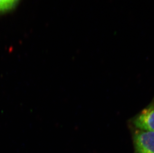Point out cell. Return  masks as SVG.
Here are the masks:
<instances>
[{
  "mask_svg": "<svg viewBox=\"0 0 154 153\" xmlns=\"http://www.w3.org/2000/svg\"><path fill=\"white\" fill-rule=\"evenodd\" d=\"M133 138L136 153H154V132L138 129Z\"/></svg>",
  "mask_w": 154,
  "mask_h": 153,
  "instance_id": "obj_1",
  "label": "cell"
},
{
  "mask_svg": "<svg viewBox=\"0 0 154 153\" xmlns=\"http://www.w3.org/2000/svg\"><path fill=\"white\" fill-rule=\"evenodd\" d=\"M133 123L139 130L154 132V105L143 110L134 118Z\"/></svg>",
  "mask_w": 154,
  "mask_h": 153,
  "instance_id": "obj_2",
  "label": "cell"
},
{
  "mask_svg": "<svg viewBox=\"0 0 154 153\" xmlns=\"http://www.w3.org/2000/svg\"><path fill=\"white\" fill-rule=\"evenodd\" d=\"M18 0H0V13L11 10L16 4Z\"/></svg>",
  "mask_w": 154,
  "mask_h": 153,
  "instance_id": "obj_3",
  "label": "cell"
}]
</instances>
